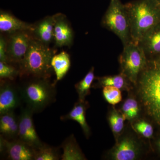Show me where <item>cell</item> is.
Listing matches in <instances>:
<instances>
[{
  "mask_svg": "<svg viewBox=\"0 0 160 160\" xmlns=\"http://www.w3.org/2000/svg\"><path fill=\"white\" fill-rule=\"evenodd\" d=\"M126 6L132 41L138 44L148 31L160 23V4L156 0H138Z\"/></svg>",
  "mask_w": 160,
  "mask_h": 160,
  "instance_id": "cell-1",
  "label": "cell"
},
{
  "mask_svg": "<svg viewBox=\"0 0 160 160\" xmlns=\"http://www.w3.org/2000/svg\"><path fill=\"white\" fill-rule=\"evenodd\" d=\"M138 94L147 115L160 124V68L152 63L140 74Z\"/></svg>",
  "mask_w": 160,
  "mask_h": 160,
  "instance_id": "cell-2",
  "label": "cell"
},
{
  "mask_svg": "<svg viewBox=\"0 0 160 160\" xmlns=\"http://www.w3.org/2000/svg\"><path fill=\"white\" fill-rule=\"evenodd\" d=\"M54 55L47 45L38 40H31L26 55L19 63L20 72L34 78H48L52 69L51 62Z\"/></svg>",
  "mask_w": 160,
  "mask_h": 160,
  "instance_id": "cell-3",
  "label": "cell"
},
{
  "mask_svg": "<svg viewBox=\"0 0 160 160\" xmlns=\"http://www.w3.org/2000/svg\"><path fill=\"white\" fill-rule=\"evenodd\" d=\"M19 88L22 100L33 113L41 112L55 101V83L47 78H35Z\"/></svg>",
  "mask_w": 160,
  "mask_h": 160,
  "instance_id": "cell-4",
  "label": "cell"
},
{
  "mask_svg": "<svg viewBox=\"0 0 160 160\" xmlns=\"http://www.w3.org/2000/svg\"><path fill=\"white\" fill-rule=\"evenodd\" d=\"M119 63L121 73L137 85L140 74L148 66V59L139 44L131 41L124 46Z\"/></svg>",
  "mask_w": 160,
  "mask_h": 160,
  "instance_id": "cell-5",
  "label": "cell"
},
{
  "mask_svg": "<svg viewBox=\"0 0 160 160\" xmlns=\"http://www.w3.org/2000/svg\"><path fill=\"white\" fill-rule=\"evenodd\" d=\"M102 22L105 28L119 38L123 46L132 41L129 15L126 5L120 0H110Z\"/></svg>",
  "mask_w": 160,
  "mask_h": 160,
  "instance_id": "cell-6",
  "label": "cell"
},
{
  "mask_svg": "<svg viewBox=\"0 0 160 160\" xmlns=\"http://www.w3.org/2000/svg\"><path fill=\"white\" fill-rule=\"evenodd\" d=\"M33 112L26 106L22 108L18 117L19 129L18 139L36 149L42 145L36 131L33 120Z\"/></svg>",
  "mask_w": 160,
  "mask_h": 160,
  "instance_id": "cell-7",
  "label": "cell"
},
{
  "mask_svg": "<svg viewBox=\"0 0 160 160\" xmlns=\"http://www.w3.org/2000/svg\"><path fill=\"white\" fill-rule=\"evenodd\" d=\"M0 150L9 160H34V149L18 139L9 140L1 135Z\"/></svg>",
  "mask_w": 160,
  "mask_h": 160,
  "instance_id": "cell-8",
  "label": "cell"
},
{
  "mask_svg": "<svg viewBox=\"0 0 160 160\" xmlns=\"http://www.w3.org/2000/svg\"><path fill=\"white\" fill-rule=\"evenodd\" d=\"M142 150L139 143L134 138L125 136L121 138L109 152L111 159L135 160L141 154Z\"/></svg>",
  "mask_w": 160,
  "mask_h": 160,
  "instance_id": "cell-9",
  "label": "cell"
},
{
  "mask_svg": "<svg viewBox=\"0 0 160 160\" xmlns=\"http://www.w3.org/2000/svg\"><path fill=\"white\" fill-rule=\"evenodd\" d=\"M31 40L26 31L13 32L7 44L8 60L20 63L28 51Z\"/></svg>",
  "mask_w": 160,
  "mask_h": 160,
  "instance_id": "cell-10",
  "label": "cell"
},
{
  "mask_svg": "<svg viewBox=\"0 0 160 160\" xmlns=\"http://www.w3.org/2000/svg\"><path fill=\"white\" fill-rule=\"evenodd\" d=\"M22 101L19 88L9 82L1 83L0 87V114L14 111Z\"/></svg>",
  "mask_w": 160,
  "mask_h": 160,
  "instance_id": "cell-11",
  "label": "cell"
},
{
  "mask_svg": "<svg viewBox=\"0 0 160 160\" xmlns=\"http://www.w3.org/2000/svg\"><path fill=\"white\" fill-rule=\"evenodd\" d=\"M147 56H160V23L150 29L139 42Z\"/></svg>",
  "mask_w": 160,
  "mask_h": 160,
  "instance_id": "cell-12",
  "label": "cell"
},
{
  "mask_svg": "<svg viewBox=\"0 0 160 160\" xmlns=\"http://www.w3.org/2000/svg\"><path fill=\"white\" fill-rule=\"evenodd\" d=\"M73 39V32L69 23L62 15H56L54 30V40L58 47L71 45Z\"/></svg>",
  "mask_w": 160,
  "mask_h": 160,
  "instance_id": "cell-13",
  "label": "cell"
},
{
  "mask_svg": "<svg viewBox=\"0 0 160 160\" xmlns=\"http://www.w3.org/2000/svg\"><path fill=\"white\" fill-rule=\"evenodd\" d=\"M18 117L14 111L1 115L0 132L3 137L9 140L18 139Z\"/></svg>",
  "mask_w": 160,
  "mask_h": 160,
  "instance_id": "cell-14",
  "label": "cell"
},
{
  "mask_svg": "<svg viewBox=\"0 0 160 160\" xmlns=\"http://www.w3.org/2000/svg\"><path fill=\"white\" fill-rule=\"evenodd\" d=\"M34 26L17 18L6 12L0 14V30L6 32L33 31Z\"/></svg>",
  "mask_w": 160,
  "mask_h": 160,
  "instance_id": "cell-15",
  "label": "cell"
},
{
  "mask_svg": "<svg viewBox=\"0 0 160 160\" xmlns=\"http://www.w3.org/2000/svg\"><path fill=\"white\" fill-rule=\"evenodd\" d=\"M87 104L85 102H80L74 104L72 109L69 113L61 117L62 121L72 120L77 122L82 129L86 137L89 138L90 135V129L86 122V112Z\"/></svg>",
  "mask_w": 160,
  "mask_h": 160,
  "instance_id": "cell-16",
  "label": "cell"
},
{
  "mask_svg": "<svg viewBox=\"0 0 160 160\" xmlns=\"http://www.w3.org/2000/svg\"><path fill=\"white\" fill-rule=\"evenodd\" d=\"M56 15L48 17L42 20L34 27L33 31L41 42L48 46L54 40V30Z\"/></svg>",
  "mask_w": 160,
  "mask_h": 160,
  "instance_id": "cell-17",
  "label": "cell"
},
{
  "mask_svg": "<svg viewBox=\"0 0 160 160\" xmlns=\"http://www.w3.org/2000/svg\"><path fill=\"white\" fill-rule=\"evenodd\" d=\"M61 147L63 149V153L61 156L62 160H86L73 134L64 141Z\"/></svg>",
  "mask_w": 160,
  "mask_h": 160,
  "instance_id": "cell-18",
  "label": "cell"
},
{
  "mask_svg": "<svg viewBox=\"0 0 160 160\" xmlns=\"http://www.w3.org/2000/svg\"><path fill=\"white\" fill-rule=\"evenodd\" d=\"M51 64L56 76L57 82L60 81L66 75L70 69V57L66 52H62L53 56Z\"/></svg>",
  "mask_w": 160,
  "mask_h": 160,
  "instance_id": "cell-19",
  "label": "cell"
},
{
  "mask_svg": "<svg viewBox=\"0 0 160 160\" xmlns=\"http://www.w3.org/2000/svg\"><path fill=\"white\" fill-rule=\"evenodd\" d=\"M98 81L99 85L103 87L106 86H113L124 90H129L131 89L129 83L131 82L122 73L116 75L100 78L98 79Z\"/></svg>",
  "mask_w": 160,
  "mask_h": 160,
  "instance_id": "cell-20",
  "label": "cell"
},
{
  "mask_svg": "<svg viewBox=\"0 0 160 160\" xmlns=\"http://www.w3.org/2000/svg\"><path fill=\"white\" fill-rule=\"evenodd\" d=\"M94 72V67H92L85 77L75 86L80 102H85L86 97L90 93L91 85L95 78Z\"/></svg>",
  "mask_w": 160,
  "mask_h": 160,
  "instance_id": "cell-21",
  "label": "cell"
},
{
  "mask_svg": "<svg viewBox=\"0 0 160 160\" xmlns=\"http://www.w3.org/2000/svg\"><path fill=\"white\" fill-rule=\"evenodd\" d=\"M34 160H58L61 158L59 148L43 143L39 147L34 149Z\"/></svg>",
  "mask_w": 160,
  "mask_h": 160,
  "instance_id": "cell-22",
  "label": "cell"
},
{
  "mask_svg": "<svg viewBox=\"0 0 160 160\" xmlns=\"http://www.w3.org/2000/svg\"><path fill=\"white\" fill-rule=\"evenodd\" d=\"M126 118L122 112L113 109L109 113L108 120L112 131L116 138H118L122 132L124 122Z\"/></svg>",
  "mask_w": 160,
  "mask_h": 160,
  "instance_id": "cell-23",
  "label": "cell"
},
{
  "mask_svg": "<svg viewBox=\"0 0 160 160\" xmlns=\"http://www.w3.org/2000/svg\"><path fill=\"white\" fill-rule=\"evenodd\" d=\"M122 110L126 119L129 121H134L139 115V105L137 100L134 98L129 97L127 98L123 103Z\"/></svg>",
  "mask_w": 160,
  "mask_h": 160,
  "instance_id": "cell-24",
  "label": "cell"
},
{
  "mask_svg": "<svg viewBox=\"0 0 160 160\" xmlns=\"http://www.w3.org/2000/svg\"><path fill=\"white\" fill-rule=\"evenodd\" d=\"M103 96L106 102L112 105H116L122 100L121 89L111 86L103 87Z\"/></svg>",
  "mask_w": 160,
  "mask_h": 160,
  "instance_id": "cell-25",
  "label": "cell"
},
{
  "mask_svg": "<svg viewBox=\"0 0 160 160\" xmlns=\"http://www.w3.org/2000/svg\"><path fill=\"white\" fill-rule=\"evenodd\" d=\"M133 128L137 132L146 138H150L153 136V127L145 120H139L133 124Z\"/></svg>",
  "mask_w": 160,
  "mask_h": 160,
  "instance_id": "cell-26",
  "label": "cell"
},
{
  "mask_svg": "<svg viewBox=\"0 0 160 160\" xmlns=\"http://www.w3.org/2000/svg\"><path fill=\"white\" fill-rule=\"evenodd\" d=\"M18 73V71L12 66L8 65V63L0 62V78L1 79L13 80Z\"/></svg>",
  "mask_w": 160,
  "mask_h": 160,
  "instance_id": "cell-27",
  "label": "cell"
},
{
  "mask_svg": "<svg viewBox=\"0 0 160 160\" xmlns=\"http://www.w3.org/2000/svg\"><path fill=\"white\" fill-rule=\"evenodd\" d=\"M7 44L2 36L0 38V62L8 63V58L7 56Z\"/></svg>",
  "mask_w": 160,
  "mask_h": 160,
  "instance_id": "cell-28",
  "label": "cell"
},
{
  "mask_svg": "<svg viewBox=\"0 0 160 160\" xmlns=\"http://www.w3.org/2000/svg\"><path fill=\"white\" fill-rule=\"evenodd\" d=\"M152 63L160 68V56L156 58L153 60Z\"/></svg>",
  "mask_w": 160,
  "mask_h": 160,
  "instance_id": "cell-29",
  "label": "cell"
},
{
  "mask_svg": "<svg viewBox=\"0 0 160 160\" xmlns=\"http://www.w3.org/2000/svg\"><path fill=\"white\" fill-rule=\"evenodd\" d=\"M157 145L158 148L159 149L160 151V138L158 140L157 143Z\"/></svg>",
  "mask_w": 160,
  "mask_h": 160,
  "instance_id": "cell-30",
  "label": "cell"
},
{
  "mask_svg": "<svg viewBox=\"0 0 160 160\" xmlns=\"http://www.w3.org/2000/svg\"><path fill=\"white\" fill-rule=\"evenodd\" d=\"M160 4V0H156Z\"/></svg>",
  "mask_w": 160,
  "mask_h": 160,
  "instance_id": "cell-31",
  "label": "cell"
}]
</instances>
